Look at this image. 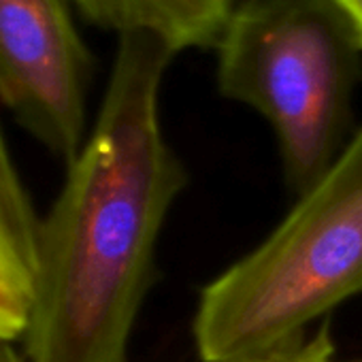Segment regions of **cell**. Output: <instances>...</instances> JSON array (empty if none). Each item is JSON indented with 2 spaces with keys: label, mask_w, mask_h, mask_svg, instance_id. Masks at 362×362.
<instances>
[{
  "label": "cell",
  "mask_w": 362,
  "mask_h": 362,
  "mask_svg": "<svg viewBox=\"0 0 362 362\" xmlns=\"http://www.w3.org/2000/svg\"><path fill=\"white\" fill-rule=\"evenodd\" d=\"M117 35L96 124L41 222L28 362H128L160 228L188 184L158 115L162 77L179 52L147 28Z\"/></svg>",
  "instance_id": "cell-1"
},
{
  "label": "cell",
  "mask_w": 362,
  "mask_h": 362,
  "mask_svg": "<svg viewBox=\"0 0 362 362\" xmlns=\"http://www.w3.org/2000/svg\"><path fill=\"white\" fill-rule=\"evenodd\" d=\"M362 294V128L281 224L201 294L203 362H275L307 328Z\"/></svg>",
  "instance_id": "cell-2"
},
{
  "label": "cell",
  "mask_w": 362,
  "mask_h": 362,
  "mask_svg": "<svg viewBox=\"0 0 362 362\" xmlns=\"http://www.w3.org/2000/svg\"><path fill=\"white\" fill-rule=\"evenodd\" d=\"M218 88L267 117L300 197L345 147L362 41L337 0H245L218 43Z\"/></svg>",
  "instance_id": "cell-3"
},
{
  "label": "cell",
  "mask_w": 362,
  "mask_h": 362,
  "mask_svg": "<svg viewBox=\"0 0 362 362\" xmlns=\"http://www.w3.org/2000/svg\"><path fill=\"white\" fill-rule=\"evenodd\" d=\"M90 79L71 0H0V103L66 164L86 143Z\"/></svg>",
  "instance_id": "cell-4"
},
{
  "label": "cell",
  "mask_w": 362,
  "mask_h": 362,
  "mask_svg": "<svg viewBox=\"0 0 362 362\" xmlns=\"http://www.w3.org/2000/svg\"><path fill=\"white\" fill-rule=\"evenodd\" d=\"M41 222L0 130V341L24 339L39 290Z\"/></svg>",
  "instance_id": "cell-5"
},
{
  "label": "cell",
  "mask_w": 362,
  "mask_h": 362,
  "mask_svg": "<svg viewBox=\"0 0 362 362\" xmlns=\"http://www.w3.org/2000/svg\"><path fill=\"white\" fill-rule=\"evenodd\" d=\"M122 9L124 28L153 30L184 52L218 47L235 5L233 0H122Z\"/></svg>",
  "instance_id": "cell-6"
},
{
  "label": "cell",
  "mask_w": 362,
  "mask_h": 362,
  "mask_svg": "<svg viewBox=\"0 0 362 362\" xmlns=\"http://www.w3.org/2000/svg\"><path fill=\"white\" fill-rule=\"evenodd\" d=\"M71 5L94 26L103 30L122 33L124 28V9L122 0H71Z\"/></svg>",
  "instance_id": "cell-7"
},
{
  "label": "cell",
  "mask_w": 362,
  "mask_h": 362,
  "mask_svg": "<svg viewBox=\"0 0 362 362\" xmlns=\"http://www.w3.org/2000/svg\"><path fill=\"white\" fill-rule=\"evenodd\" d=\"M332 358H334V343H332L328 324H324L313 334H309V339L298 349L281 356L275 362H332ZM356 362H362V360H356Z\"/></svg>",
  "instance_id": "cell-8"
},
{
  "label": "cell",
  "mask_w": 362,
  "mask_h": 362,
  "mask_svg": "<svg viewBox=\"0 0 362 362\" xmlns=\"http://www.w3.org/2000/svg\"><path fill=\"white\" fill-rule=\"evenodd\" d=\"M337 3L347 13V18L351 20V24L362 41V0H337Z\"/></svg>",
  "instance_id": "cell-9"
},
{
  "label": "cell",
  "mask_w": 362,
  "mask_h": 362,
  "mask_svg": "<svg viewBox=\"0 0 362 362\" xmlns=\"http://www.w3.org/2000/svg\"><path fill=\"white\" fill-rule=\"evenodd\" d=\"M0 362H24V358L13 349L11 341H0Z\"/></svg>",
  "instance_id": "cell-10"
},
{
  "label": "cell",
  "mask_w": 362,
  "mask_h": 362,
  "mask_svg": "<svg viewBox=\"0 0 362 362\" xmlns=\"http://www.w3.org/2000/svg\"><path fill=\"white\" fill-rule=\"evenodd\" d=\"M239 3H245V0H233V5H235V7H237Z\"/></svg>",
  "instance_id": "cell-11"
}]
</instances>
